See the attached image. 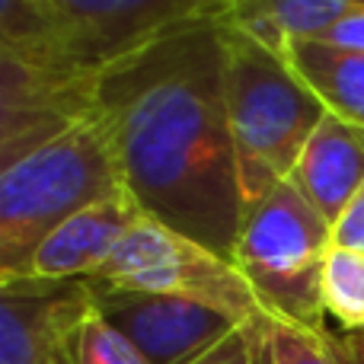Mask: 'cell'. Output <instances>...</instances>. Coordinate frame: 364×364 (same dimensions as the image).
<instances>
[{"instance_id": "obj_1", "label": "cell", "mask_w": 364, "mask_h": 364, "mask_svg": "<svg viewBox=\"0 0 364 364\" xmlns=\"http://www.w3.org/2000/svg\"><path fill=\"white\" fill-rule=\"evenodd\" d=\"M90 109L141 211L230 259L246 205L224 102L220 16L102 64Z\"/></svg>"}, {"instance_id": "obj_2", "label": "cell", "mask_w": 364, "mask_h": 364, "mask_svg": "<svg viewBox=\"0 0 364 364\" xmlns=\"http://www.w3.org/2000/svg\"><path fill=\"white\" fill-rule=\"evenodd\" d=\"M224 102L240 166L243 205L250 211L278 182L291 179L326 106L294 74L284 51L220 16Z\"/></svg>"}, {"instance_id": "obj_3", "label": "cell", "mask_w": 364, "mask_h": 364, "mask_svg": "<svg viewBox=\"0 0 364 364\" xmlns=\"http://www.w3.org/2000/svg\"><path fill=\"white\" fill-rule=\"evenodd\" d=\"M119 188V164L93 109L0 166V288L29 278L32 256L55 227Z\"/></svg>"}, {"instance_id": "obj_4", "label": "cell", "mask_w": 364, "mask_h": 364, "mask_svg": "<svg viewBox=\"0 0 364 364\" xmlns=\"http://www.w3.org/2000/svg\"><path fill=\"white\" fill-rule=\"evenodd\" d=\"M333 252V224L291 179L246 211L233 265L250 282L265 316L304 329H326L323 269Z\"/></svg>"}, {"instance_id": "obj_5", "label": "cell", "mask_w": 364, "mask_h": 364, "mask_svg": "<svg viewBox=\"0 0 364 364\" xmlns=\"http://www.w3.org/2000/svg\"><path fill=\"white\" fill-rule=\"evenodd\" d=\"M90 284L188 297V301L220 307L240 320L265 314L250 282L240 275V269L230 259L218 256L208 246L182 237L173 227L160 224L147 214L119 243L112 259L90 278Z\"/></svg>"}, {"instance_id": "obj_6", "label": "cell", "mask_w": 364, "mask_h": 364, "mask_svg": "<svg viewBox=\"0 0 364 364\" xmlns=\"http://www.w3.org/2000/svg\"><path fill=\"white\" fill-rule=\"evenodd\" d=\"M80 68L102 64L205 16H224L227 0H42Z\"/></svg>"}, {"instance_id": "obj_7", "label": "cell", "mask_w": 364, "mask_h": 364, "mask_svg": "<svg viewBox=\"0 0 364 364\" xmlns=\"http://www.w3.org/2000/svg\"><path fill=\"white\" fill-rule=\"evenodd\" d=\"M90 291L96 310L151 364H195L246 323L227 310L188 297L96 284H90Z\"/></svg>"}, {"instance_id": "obj_8", "label": "cell", "mask_w": 364, "mask_h": 364, "mask_svg": "<svg viewBox=\"0 0 364 364\" xmlns=\"http://www.w3.org/2000/svg\"><path fill=\"white\" fill-rule=\"evenodd\" d=\"M93 307L87 282L0 288V364H77V333Z\"/></svg>"}, {"instance_id": "obj_9", "label": "cell", "mask_w": 364, "mask_h": 364, "mask_svg": "<svg viewBox=\"0 0 364 364\" xmlns=\"http://www.w3.org/2000/svg\"><path fill=\"white\" fill-rule=\"evenodd\" d=\"M141 218L144 211L128 188L80 208L38 243L26 282H90Z\"/></svg>"}, {"instance_id": "obj_10", "label": "cell", "mask_w": 364, "mask_h": 364, "mask_svg": "<svg viewBox=\"0 0 364 364\" xmlns=\"http://www.w3.org/2000/svg\"><path fill=\"white\" fill-rule=\"evenodd\" d=\"M291 182L329 224H336L364 186V125L326 112L304 144Z\"/></svg>"}, {"instance_id": "obj_11", "label": "cell", "mask_w": 364, "mask_h": 364, "mask_svg": "<svg viewBox=\"0 0 364 364\" xmlns=\"http://www.w3.org/2000/svg\"><path fill=\"white\" fill-rule=\"evenodd\" d=\"M282 51L329 115L364 125V51L329 45L323 38H288Z\"/></svg>"}, {"instance_id": "obj_12", "label": "cell", "mask_w": 364, "mask_h": 364, "mask_svg": "<svg viewBox=\"0 0 364 364\" xmlns=\"http://www.w3.org/2000/svg\"><path fill=\"white\" fill-rule=\"evenodd\" d=\"M352 16H364V0H227L224 6V19L278 48L288 38H316Z\"/></svg>"}, {"instance_id": "obj_13", "label": "cell", "mask_w": 364, "mask_h": 364, "mask_svg": "<svg viewBox=\"0 0 364 364\" xmlns=\"http://www.w3.org/2000/svg\"><path fill=\"white\" fill-rule=\"evenodd\" d=\"M323 310L342 333H364V252L333 246L323 269Z\"/></svg>"}, {"instance_id": "obj_14", "label": "cell", "mask_w": 364, "mask_h": 364, "mask_svg": "<svg viewBox=\"0 0 364 364\" xmlns=\"http://www.w3.org/2000/svg\"><path fill=\"white\" fill-rule=\"evenodd\" d=\"M262 336L272 364H352L329 329H304L294 323L265 316Z\"/></svg>"}, {"instance_id": "obj_15", "label": "cell", "mask_w": 364, "mask_h": 364, "mask_svg": "<svg viewBox=\"0 0 364 364\" xmlns=\"http://www.w3.org/2000/svg\"><path fill=\"white\" fill-rule=\"evenodd\" d=\"M77 364H151L106 316L90 307L77 333Z\"/></svg>"}, {"instance_id": "obj_16", "label": "cell", "mask_w": 364, "mask_h": 364, "mask_svg": "<svg viewBox=\"0 0 364 364\" xmlns=\"http://www.w3.org/2000/svg\"><path fill=\"white\" fill-rule=\"evenodd\" d=\"M262 316L265 314H259L256 320H246L243 326L233 329L218 348H211L195 364H259V358H262Z\"/></svg>"}, {"instance_id": "obj_17", "label": "cell", "mask_w": 364, "mask_h": 364, "mask_svg": "<svg viewBox=\"0 0 364 364\" xmlns=\"http://www.w3.org/2000/svg\"><path fill=\"white\" fill-rule=\"evenodd\" d=\"M333 246L364 252V186L358 188V195L348 201L342 218L333 224Z\"/></svg>"}, {"instance_id": "obj_18", "label": "cell", "mask_w": 364, "mask_h": 364, "mask_svg": "<svg viewBox=\"0 0 364 364\" xmlns=\"http://www.w3.org/2000/svg\"><path fill=\"white\" fill-rule=\"evenodd\" d=\"M323 42L329 45H342V48H352V51H364V16H352V19H342V23H336L333 29H326L323 36Z\"/></svg>"}, {"instance_id": "obj_19", "label": "cell", "mask_w": 364, "mask_h": 364, "mask_svg": "<svg viewBox=\"0 0 364 364\" xmlns=\"http://www.w3.org/2000/svg\"><path fill=\"white\" fill-rule=\"evenodd\" d=\"M336 339H339L342 352L352 358V364H364V333H342Z\"/></svg>"}, {"instance_id": "obj_20", "label": "cell", "mask_w": 364, "mask_h": 364, "mask_svg": "<svg viewBox=\"0 0 364 364\" xmlns=\"http://www.w3.org/2000/svg\"><path fill=\"white\" fill-rule=\"evenodd\" d=\"M265 320V316H262ZM259 364H272V358H269V352H265V336H262V358H259Z\"/></svg>"}]
</instances>
